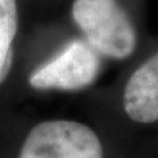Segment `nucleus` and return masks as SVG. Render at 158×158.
<instances>
[{"instance_id": "nucleus-4", "label": "nucleus", "mask_w": 158, "mask_h": 158, "mask_svg": "<svg viewBox=\"0 0 158 158\" xmlns=\"http://www.w3.org/2000/svg\"><path fill=\"white\" fill-rule=\"evenodd\" d=\"M121 106L133 123L153 124L158 121V49L127 78L121 92Z\"/></svg>"}, {"instance_id": "nucleus-1", "label": "nucleus", "mask_w": 158, "mask_h": 158, "mask_svg": "<svg viewBox=\"0 0 158 158\" xmlns=\"http://www.w3.org/2000/svg\"><path fill=\"white\" fill-rule=\"evenodd\" d=\"M69 21L100 57L124 61L137 52L145 0H69Z\"/></svg>"}, {"instance_id": "nucleus-6", "label": "nucleus", "mask_w": 158, "mask_h": 158, "mask_svg": "<svg viewBox=\"0 0 158 158\" xmlns=\"http://www.w3.org/2000/svg\"><path fill=\"white\" fill-rule=\"evenodd\" d=\"M63 2H69V0H28V3H31L32 6H36L37 8L42 9V12H45L53 7L59 6Z\"/></svg>"}, {"instance_id": "nucleus-5", "label": "nucleus", "mask_w": 158, "mask_h": 158, "mask_svg": "<svg viewBox=\"0 0 158 158\" xmlns=\"http://www.w3.org/2000/svg\"><path fill=\"white\" fill-rule=\"evenodd\" d=\"M28 0H0V86L11 75Z\"/></svg>"}, {"instance_id": "nucleus-2", "label": "nucleus", "mask_w": 158, "mask_h": 158, "mask_svg": "<svg viewBox=\"0 0 158 158\" xmlns=\"http://www.w3.org/2000/svg\"><path fill=\"white\" fill-rule=\"evenodd\" d=\"M100 69L102 57L77 34L29 74L28 85L37 91H78L94 85Z\"/></svg>"}, {"instance_id": "nucleus-3", "label": "nucleus", "mask_w": 158, "mask_h": 158, "mask_svg": "<svg viewBox=\"0 0 158 158\" xmlns=\"http://www.w3.org/2000/svg\"><path fill=\"white\" fill-rule=\"evenodd\" d=\"M19 158H104V152L88 125L73 120H46L28 133Z\"/></svg>"}]
</instances>
